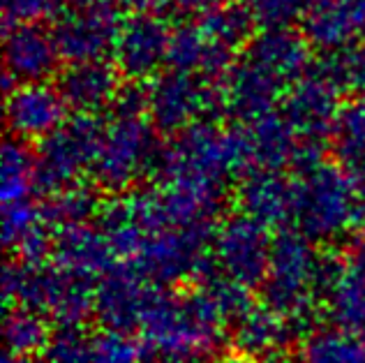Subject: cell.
Listing matches in <instances>:
<instances>
[{"label": "cell", "instance_id": "cell-18", "mask_svg": "<svg viewBox=\"0 0 365 363\" xmlns=\"http://www.w3.org/2000/svg\"><path fill=\"white\" fill-rule=\"evenodd\" d=\"M56 86L74 116H100L113 109L125 81L111 61H88L65 65Z\"/></svg>", "mask_w": 365, "mask_h": 363}, {"label": "cell", "instance_id": "cell-13", "mask_svg": "<svg viewBox=\"0 0 365 363\" xmlns=\"http://www.w3.org/2000/svg\"><path fill=\"white\" fill-rule=\"evenodd\" d=\"M342 107V91L317 68L284 95L277 113L305 148L319 150L333 137Z\"/></svg>", "mask_w": 365, "mask_h": 363}, {"label": "cell", "instance_id": "cell-3", "mask_svg": "<svg viewBox=\"0 0 365 363\" xmlns=\"http://www.w3.org/2000/svg\"><path fill=\"white\" fill-rule=\"evenodd\" d=\"M340 271L342 262H333L319 243L292 227L282 229L273 236L262 303L277 310L301 331L312 322L314 310L324 305Z\"/></svg>", "mask_w": 365, "mask_h": 363}, {"label": "cell", "instance_id": "cell-35", "mask_svg": "<svg viewBox=\"0 0 365 363\" xmlns=\"http://www.w3.org/2000/svg\"><path fill=\"white\" fill-rule=\"evenodd\" d=\"M229 3H238V0H169V5L178 9L180 14H185V19L192 16H201L215 9L220 5H229Z\"/></svg>", "mask_w": 365, "mask_h": 363}, {"label": "cell", "instance_id": "cell-16", "mask_svg": "<svg viewBox=\"0 0 365 363\" xmlns=\"http://www.w3.org/2000/svg\"><path fill=\"white\" fill-rule=\"evenodd\" d=\"M61 51L44 24L5 26V83H42L58 72Z\"/></svg>", "mask_w": 365, "mask_h": 363}, {"label": "cell", "instance_id": "cell-11", "mask_svg": "<svg viewBox=\"0 0 365 363\" xmlns=\"http://www.w3.org/2000/svg\"><path fill=\"white\" fill-rule=\"evenodd\" d=\"M123 19L100 0H72L53 19L51 33L61 58L70 63L111 61Z\"/></svg>", "mask_w": 365, "mask_h": 363}, {"label": "cell", "instance_id": "cell-25", "mask_svg": "<svg viewBox=\"0 0 365 363\" xmlns=\"http://www.w3.org/2000/svg\"><path fill=\"white\" fill-rule=\"evenodd\" d=\"M35 190V153L28 150L24 141L9 139L3 146V160H0V199H3V206L33 202Z\"/></svg>", "mask_w": 365, "mask_h": 363}, {"label": "cell", "instance_id": "cell-19", "mask_svg": "<svg viewBox=\"0 0 365 363\" xmlns=\"http://www.w3.org/2000/svg\"><path fill=\"white\" fill-rule=\"evenodd\" d=\"M238 211L268 229H289L294 220V174L255 169L236 183Z\"/></svg>", "mask_w": 365, "mask_h": 363}, {"label": "cell", "instance_id": "cell-38", "mask_svg": "<svg viewBox=\"0 0 365 363\" xmlns=\"http://www.w3.org/2000/svg\"><path fill=\"white\" fill-rule=\"evenodd\" d=\"M225 363H255V361H247V359H241V357H236V359H229Z\"/></svg>", "mask_w": 365, "mask_h": 363}, {"label": "cell", "instance_id": "cell-21", "mask_svg": "<svg viewBox=\"0 0 365 363\" xmlns=\"http://www.w3.org/2000/svg\"><path fill=\"white\" fill-rule=\"evenodd\" d=\"M312 49L329 56L365 37L356 0H317L301 26Z\"/></svg>", "mask_w": 365, "mask_h": 363}, {"label": "cell", "instance_id": "cell-8", "mask_svg": "<svg viewBox=\"0 0 365 363\" xmlns=\"http://www.w3.org/2000/svg\"><path fill=\"white\" fill-rule=\"evenodd\" d=\"M146 111L160 135L176 137L222 111V83L169 68L146 83Z\"/></svg>", "mask_w": 365, "mask_h": 363}, {"label": "cell", "instance_id": "cell-24", "mask_svg": "<svg viewBox=\"0 0 365 363\" xmlns=\"http://www.w3.org/2000/svg\"><path fill=\"white\" fill-rule=\"evenodd\" d=\"M100 195L102 193L93 183H76L70 188H63L58 193L46 195L42 213L53 232L63 227L95 223L104 206Z\"/></svg>", "mask_w": 365, "mask_h": 363}, {"label": "cell", "instance_id": "cell-5", "mask_svg": "<svg viewBox=\"0 0 365 363\" xmlns=\"http://www.w3.org/2000/svg\"><path fill=\"white\" fill-rule=\"evenodd\" d=\"M232 329L227 312L204 282L185 292L160 290L141 322V340L153 354L206 357Z\"/></svg>", "mask_w": 365, "mask_h": 363}, {"label": "cell", "instance_id": "cell-28", "mask_svg": "<svg viewBox=\"0 0 365 363\" xmlns=\"http://www.w3.org/2000/svg\"><path fill=\"white\" fill-rule=\"evenodd\" d=\"M329 79L338 86L342 93L363 95L365 93V37L347 44L340 51L324 56V61L317 65Z\"/></svg>", "mask_w": 365, "mask_h": 363}, {"label": "cell", "instance_id": "cell-2", "mask_svg": "<svg viewBox=\"0 0 365 363\" xmlns=\"http://www.w3.org/2000/svg\"><path fill=\"white\" fill-rule=\"evenodd\" d=\"M165 146L160 130L146 111V86L128 83L102 121V137L91 183L113 197L141 188L150 174L158 176Z\"/></svg>", "mask_w": 365, "mask_h": 363}, {"label": "cell", "instance_id": "cell-10", "mask_svg": "<svg viewBox=\"0 0 365 363\" xmlns=\"http://www.w3.org/2000/svg\"><path fill=\"white\" fill-rule=\"evenodd\" d=\"M271 250V229L236 211L220 220L215 227L210 243V271L250 292L262 290Z\"/></svg>", "mask_w": 365, "mask_h": 363}, {"label": "cell", "instance_id": "cell-27", "mask_svg": "<svg viewBox=\"0 0 365 363\" xmlns=\"http://www.w3.org/2000/svg\"><path fill=\"white\" fill-rule=\"evenodd\" d=\"M324 305L331 312L335 327H342L356 336L365 338V285L351 278L349 273L340 271L333 280Z\"/></svg>", "mask_w": 365, "mask_h": 363}, {"label": "cell", "instance_id": "cell-22", "mask_svg": "<svg viewBox=\"0 0 365 363\" xmlns=\"http://www.w3.org/2000/svg\"><path fill=\"white\" fill-rule=\"evenodd\" d=\"M294 363H365V338L342 327H317L301 338Z\"/></svg>", "mask_w": 365, "mask_h": 363}, {"label": "cell", "instance_id": "cell-36", "mask_svg": "<svg viewBox=\"0 0 365 363\" xmlns=\"http://www.w3.org/2000/svg\"><path fill=\"white\" fill-rule=\"evenodd\" d=\"M201 359L195 354H153L150 363H201Z\"/></svg>", "mask_w": 365, "mask_h": 363}, {"label": "cell", "instance_id": "cell-30", "mask_svg": "<svg viewBox=\"0 0 365 363\" xmlns=\"http://www.w3.org/2000/svg\"><path fill=\"white\" fill-rule=\"evenodd\" d=\"M146 345L128 331L100 329L93 333V363H143Z\"/></svg>", "mask_w": 365, "mask_h": 363}, {"label": "cell", "instance_id": "cell-1", "mask_svg": "<svg viewBox=\"0 0 365 363\" xmlns=\"http://www.w3.org/2000/svg\"><path fill=\"white\" fill-rule=\"evenodd\" d=\"M312 46L296 31H259L222 81V111L236 123L273 113L312 70Z\"/></svg>", "mask_w": 365, "mask_h": 363}, {"label": "cell", "instance_id": "cell-37", "mask_svg": "<svg viewBox=\"0 0 365 363\" xmlns=\"http://www.w3.org/2000/svg\"><path fill=\"white\" fill-rule=\"evenodd\" d=\"M3 363H31L28 359H19V357H12V354H7Z\"/></svg>", "mask_w": 365, "mask_h": 363}, {"label": "cell", "instance_id": "cell-31", "mask_svg": "<svg viewBox=\"0 0 365 363\" xmlns=\"http://www.w3.org/2000/svg\"><path fill=\"white\" fill-rule=\"evenodd\" d=\"M42 357L44 363H93V331L86 327H58Z\"/></svg>", "mask_w": 365, "mask_h": 363}, {"label": "cell", "instance_id": "cell-32", "mask_svg": "<svg viewBox=\"0 0 365 363\" xmlns=\"http://www.w3.org/2000/svg\"><path fill=\"white\" fill-rule=\"evenodd\" d=\"M72 0H3L5 26L44 24L56 19Z\"/></svg>", "mask_w": 365, "mask_h": 363}, {"label": "cell", "instance_id": "cell-9", "mask_svg": "<svg viewBox=\"0 0 365 363\" xmlns=\"http://www.w3.org/2000/svg\"><path fill=\"white\" fill-rule=\"evenodd\" d=\"M102 116H70L49 139L37 144V190L51 195L91 178L102 137Z\"/></svg>", "mask_w": 365, "mask_h": 363}, {"label": "cell", "instance_id": "cell-20", "mask_svg": "<svg viewBox=\"0 0 365 363\" xmlns=\"http://www.w3.org/2000/svg\"><path fill=\"white\" fill-rule=\"evenodd\" d=\"M51 262L61 266L63 271L81 275V278H88L93 282H98L102 275H107L120 264L98 220L56 229Z\"/></svg>", "mask_w": 365, "mask_h": 363}, {"label": "cell", "instance_id": "cell-15", "mask_svg": "<svg viewBox=\"0 0 365 363\" xmlns=\"http://www.w3.org/2000/svg\"><path fill=\"white\" fill-rule=\"evenodd\" d=\"M160 287L132 269L130 264H118L95 285V317L102 329L134 331L141 327Z\"/></svg>", "mask_w": 365, "mask_h": 363}, {"label": "cell", "instance_id": "cell-14", "mask_svg": "<svg viewBox=\"0 0 365 363\" xmlns=\"http://www.w3.org/2000/svg\"><path fill=\"white\" fill-rule=\"evenodd\" d=\"M67 121H70V109L58 86L51 81L16 83L7 88L5 123L12 139L24 144H42Z\"/></svg>", "mask_w": 365, "mask_h": 363}, {"label": "cell", "instance_id": "cell-26", "mask_svg": "<svg viewBox=\"0 0 365 363\" xmlns=\"http://www.w3.org/2000/svg\"><path fill=\"white\" fill-rule=\"evenodd\" d=\"M51 327L44 315L28 308H9L5 317V345L7 354L19 359H31L35 354H44L51 340Z\"/></svg>", "mask_w": 365, "mask_h": 363}, {"label": "cell", "instance_id": "cell-17", "mask_svg": "<svg viewBox=\"0 0 365 363\" xmlns=\"http://www.w3.org/2000/svg\"><path fill=\"white\" fill-rule=\"evenodd\" d=\"M229 331L236 357L255 363H287V349L299 333L289 319L266 303H252Z\"/></svg>", "mask_w": 365, "mask_h": 363}, {"label": "cell", "instance_id": "cell-7", "mask_svg": "<svg viewBox=\"0 0 365 363\" xmlns=\"http://www.w3.org/2000/svg\"><path fill=\"white\" fill-rule=\"evenodd\" d=\"M215 227L171 225L158 229L143 238L130 266L160 290L182 282L195 285L210 273V243Z\"/></svg>", "mask_w": 365, "mask_h": 363}, {"label": "cell", "instance_id": "cell-34", "mask_svg": "<svg viewBox=\"0 0 365 363\" xmlns=\"http://www.w3.org/2000/svg\"><path fill=\"white\" fill-rule=\"evenodd\" d=\"M100 3L116 9L118 14H143V12H158L160 7H167L169 0H100Z\"/></svg>", "mask_w": 365, "mask_h": 363}, {"label": "cell", "instance_id": "cell-29", "mask_svg": "<svg viewBox=\"0 0 365 363\" xmlns=\"http://www.w3.org/2000/svg\"><path fill=\"white\" fill-rule=\"evenodd\" d=\"M317 0H245V9L259 31H294L303 26Z\"/></svg>", "mask_w": 365, "mask_h": 363}, {"label": "cell", "instance_id": "cell-33", "mask_svg": "<svg viewBox=\"0 0 365 363\" xmlns=\"http://www.w3.org/2000/svg\"><path fill=\"white\" fill-rule=\"evenodd\" d=\"M340 262L344 273H349L351 278L365 285V227H361L359 232H354L347 238Z\"/></svg>", "mask_w": 365, "mask_h": 363}, {"label": "cell", "instance_id": "cell-23", "mask_svg": "<svg viewBox=\"0 0 365 363\" xmlns=\"http://www.w3.org/2000/svg\"><path fill=\"white\" fill-rule=\"evenodd\" d=\"M333 155L340 167L365 180V93L344 102L331 137Z\"/></svg>", "mask_w": 365, "mask_h": 363}, {"label": "cell", "instance_id": "cell-6", "mask_svg": "<svg viewBox=\"0 0 365 363\" xmlns=\"http://www.w3.org/2000/svg\"><path fill=\"white\" fill-rule=\"evenodd\" d=\"M95 285L88 278L67 273L51 260L7 262L3 294L7 305H19L44 315L56 327H86L95 317Z\"/></svg>", "mask_w": 365, "mask_h": 363}, {"label": "cell", "instance_id": "cell-4", "mask_svg": "<svg viewBox=\"0 0 365 363\" xmlns=\"http://www.w3.org/2000/svg\"><path fill=\"white\" fill-rule=\"evenodd\" d=\"M294 174V220L292 229L331 243L349 238L365 227V180L349 174L338 162L324 158L303 165Z\"/></svg>", "mask_w": 365, "mask_h": 363}, {"label": "cell", "instance_id": "cell-12", "mask_svg": "<svg viewBox=\"0 0 365 363\" xmlns=\"http://www.w3.org/2000/svg\"><path fill=\"white\" fill-rule=\"evenodd\" d=\"M171 37L174 28L158 12L125 16L111 53L123 81L146 86L169 70Z\"/></svg>", "mask_w": 365, "mask_h": 363}]
</instances>
